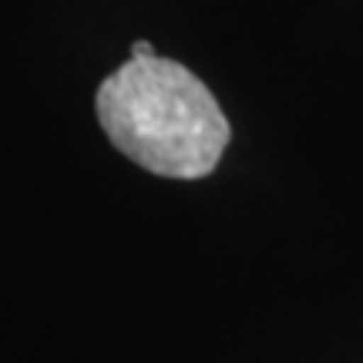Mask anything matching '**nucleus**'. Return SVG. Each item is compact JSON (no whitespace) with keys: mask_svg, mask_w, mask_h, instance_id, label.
Returning a JSON list of instances; mask_svg holds the SVG:
<instances>
[{"mask_svg":"<svg viewBox=\"0 0 363 363\" xmlns=\"http://www.w3.org/2000/svg\"><path fill=\"white\" fill-rule=\"evenodd\" d=\"M152 54H155V48L148 40H135L131 44V57H152Z\"/></svg>","mask_w":363,"mask_h":363,"instance_id":"obj_2","label":"nucleus"},{"mask_svg":"<svg viewBox=\"0 0 363 363\" xmlns=\"http://www.w3.org/2000/svg\"><path fill=\"white\" fill-rule=\"evenodd\" d=\"M108 142L162 179H206L233 138L216 94L169 57H128L94 98Z\"/></svg>","mask_w":363,"mask_h":363,"instance_id":"obj_1","label":"nucleus"}]
</instances>
